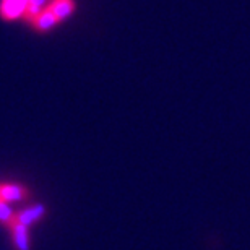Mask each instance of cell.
<instances>
[{
	"label": "cell",
	"instance_id": "cell-5",
	"mask_svg": "<svg viewBox=\"0 0 250 250\" xmlns=\"http://www.w3.org/2000/svg\"><path fill=\"white\" fill-rule=\"evenodd\" d=\"M49 10L56 15L57 20H63L73 12V2L72 0H54V3L49 7Z\"/></svg>",
	"mask_w": 250,
	"mask_h": 250
},
{
	"label": "cell",
	"instance_id": "cell-2",
	"mask_svg": "<svg viewBox=\"0 0 250 250\" xmlns=\"http://www.w3.org/2000/svg\"><path fill=\"white\" fill-rule=\"evenodd\" d=\"M44 214H46V207H44L42 203H36V205H31V207H26L24 209H21V211H18L17 216H15V221L20 224H24V226H31L33 223L42 219Z\"/></svg>",
	"mask_w": 250,
	"mask_h": 250
},
{
	"label": "cell",
	"instance_id": "cell-3",
	"mask_svg": "<svg viewBox=\"0 0 250 250\" xmlns=\"http://www.w3.org/2000/svg\"><path fill=\"white\" fill-rule=\"evenodd\" d=\"M28 0H2L0 3V15L7 20L20 18L21 15H26Z\"/></svg>",
	"mask_w": 250,
	"mask_h": 250
},
{
	"label": "cell",
	"instance_id": "cell-1",
	"mask_svg": "<svg viewBox=\"0 0 250 250\" xmlns=\"http://www.w3.org/2000/svg\"><path fill=\"white\" fill-rule=\"evenodd\" d=\"M29 197V190L26 186L17 182H2L0 184V200L7 203L12 202H21Z\"/></svg>",
	"mask_w": 250,
	"mask_h": 250
},
{
	"label": "cell",
	"instance_id": "cell-4",
	"mask_svg": "<svg viewBox=\"0 0 250 250\" xmlns=\"http://www.w3.org/2000/svg\"><path fill=\"white\" fill-rule=\"evenodd\" d=\"M10 231H12V239H13L15 249L29 250V226H24V224L13 221V224L10 226Z\"/></svg>",
	"mask_w": 250,
	"mask_h": 250
},
{
	"label": "cell",
	"instance_id": "cell-7",
	"mask_svg": "<svg viewBox=\"0 0 250 250\" xmlns=\"http://www.w3.org/2000/svg\"><path fill=\"white\" fill-rule=\"evenodd\" d=\"M15 216H17V213H13L12 207L7 202L0 200V223L10 228L15 221Z\"/></svg>",
	"mask_w": 250,
	"mask_h": 250
},
{
	"label": "cell",
	"instance_id": "cell-6",
	"mask_svg": "<svg viewBox=\"0 0 250 250\" xmlns=\"http://www.w3.org/2000/svg\"><path fill=\"white\" fill-rule=\"evenodd\" d=\"M56 21H57V17L49 8L42 10V12L39 13L36 18H34V24H36L39 29L51 28V26H54V24H56Z\"/></svg>",
	"mask_w": 250,
	"mask_h": 250
},
{
	"label": "cell",
	"instance_id": "cell-8",
	"mask_svg": "<svg viewBox=\"0 0 250 250\" xmlns=\"http://www.w3.org/2000/svg\"><path fill=\"white\" fill-rule=\"evenodd\" d=\"M44 3H46V0H28L26 15H28L29 18H36L38 15L42 12Z\"/></svg>",
	"mask_w": 250,
	"mask_h": 250
}]
</instances>
